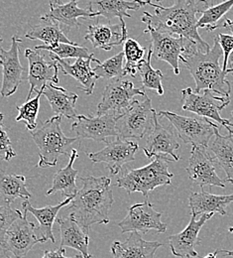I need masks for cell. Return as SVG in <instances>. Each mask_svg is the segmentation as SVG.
<instances>
[{"label": "cell", "instance_id": "cell-1", "mask_svg": "<svg viewBox=\"0 0 233 258\" xmlns=\"http://www.w3.org/2000/svg\"><path fill=\"white\" fill-rule=\"evenodd\" d=\"M170 7L153 3L149 0L148 5L155 8V13L145 11L142 22L153 28L183 37L196 45L202 53L210 50L209 45L201 38L197 27V14L209 7V3L203 0H174Z\"/></svg>", "mask_w": 233, "mask_h": 258}, {"label": "cell", "instance_id": "cell-2", "mask_svg": "<svg viewBox=\"0 0 233 258\" xmlns=\"http://www.w3.org/2000/svg\"><path fill=\"white\" fill-rule=\"evenodd\" d=\"M83 187L70 202L69 215L90 231L94 225H107L109 211L114 203L111 179L108 177H83Z\"/></svg>", "mask_w": 233, "mask_h": 258}, {"label": "cell", "instance_id": "cell-3", "mask_svg": "<svg viewBox=\"0 0 233 258\" xmlns=\"http://www.w3.org/2000/svg\"><path fill=\"white\" fill-rule=\"evenodd\" d=\"M222 51L217 37H214L213 47L206 53H202L199 48L191 44L185 53L182 54V61L196 82L195 93L209 90L221 97H229L231 86L226 80V75L233 73V68L222 70L219 64Z\"/></svg>", "mask_w": 233, "mask_h": 258}, {"label": "cell", "instance_id": "cell-4", "mask_svg": "<svg viewBox=\"0 0 233 258\" xmlns=\"http://www.w3.org/2000/svg\"><path fill=\"white\" fill-rule=\"evenodd\" d=\"M62 116L55 115L46 120L40 128L31 131L34 142L39 149L38 167H55L60 156L69 157L71 145L77 137H67L61 128Z\"/></svg>", "mask_w": 233, "mask_h": 258}, {"label": "cell", "instance_id": "cell-5", "mask_svg": "<svg viewBox=\"0 0 233 258\" xmlns=\"http://www.w3.org/2000/svg\"><path fill=\"white\" fill-rule=\"evenodd\" d=\"M175 162L165 155L155 156V160L142 168L132 169L119 177L116 185L128 194L141 193L146 199L158 187L168 186L174 174L169 171L168 163Z\"/></svg>", "mask_w": 233, "mask_h": 258}, {"label": "cell", "instance_id": "cell-6", "mask_svg": "<svg viewBox=\"0 0 233 258\" xmlns=\"http://www.w3.org/2000/svg\"><path fill=\"white\" fill-rule=\"evenodd\" d=\"M143 97L142 101L135 99L132 105L118 116L116 121L118 138L142 139L154 127L157 112L148 96L145 95Z\"/></svg>", "mask_w": 233, "mask_h": 258}, {"label": "cell", "instance_id": "cell-7", "mask_svg": "<svg viewBox=\"0 0 233 258\" xmlns=\"http://www.w3.org/2000/svg\"><path fill=\"white\" fill-rule=\"evenodd\" d=\"M182 95L184 101L183 110L196 113L203 118L212 119L216 123L221 124L231 134L233 124L220 115V111L229 104L230 97H218L209 90H204L203 94L200 95L195 93L191 88L183 90Z\"/></svg>", "mask_w": 233, "mask_h": 258}, {"label": "cell", "instance_id": "cell-8", "mask_svg": "<svg viewBox=\"0 0 233 258\" xmlns=\"http://www.w3.org/2000/svg\"><path fill=\"white\" fill-rule=\"evenodd\" d=\"M143 89H135L133 83L123 79H114L104 89L102 100L98 105L97 115L124 113L133 103L134 97H144Z\"/></svg>", "mask_w": 233, "mask_h": 258}, {"label": "cell", "instance_id": "cell-9", "mask_svg": "<svg viewBox=\"0 0 233 258\" xmlns=\"http://www.w3.org/2000/svg\"><path fill=\"white\" fill-rule=\"evenodd\" d=\"M160 117L167 118L175 127L179 137L192 146H208L209 140L214 135L213 122L207 118L189 117L172 111H160Z\"/></svg>", "mask_w": 233, "mask_h": 258}, {"label": "cell", "instance_id": "cell-10", "mask_svg": "<svg viewBox=\"0 0 233 258\" xmlns=\"http://www.w3.org/2000/svg\"><path fill=\"white\" fill-rule=\"evenodd\" d=\"M27 215V212H23V215L11 225L0 244L6 257L11 253L16 258H24L37 243H43L35 232L36 226L28 221Z\"/></svg>", "mask_w": 233, "mask_h": 258}, {"label": "cell", "instance_id": "cell-11", "mask_svg": "<svg viewBox=\"0 0 233 258\" xmlns=\"http://www.w3.org/2000/svg\"><path fill=\"white\" fill-rule=\"evenodd\" d=\"M146 26L147 29L144 33L150 34V49L152 50L153 57L156 60L168 63L173 69L175 75H179L180 58L193 43L183 37L157 30L149 24H146Z\"/></svg>", "mask_w": 233, "mask_h": 258}, {"label": "cell", "instance_id": "cell-12", "mask_svg": "<svg viewBox=\"0 0 233 258\" xmlns=\"http://www.w3.org/2000/svg\"><path fill=\"white\" fill-rule=\"evenodd\" d=\"M162 214L155 211L153 205L146 201L140 204H134L128 209L127 216L118 223L122 233L139 232L147 233L155 230L157 233L166 232L167 225L161 220Z\"/></svg>", "mask_w": 233, "mask_h": 258}, {"label": "cell", "instance_id": "cell-13", "mask_svg": "<svg viewBox=\"0 0 233 258\" xmlns=\"http://www.w3.org/2000/svg\"><path fill=\"white\" fill-rule=\"evenodd\" d=\"M21 43L22 40L14 35L12 36L9 50H4L0 46V66L2 67L0 95L3 98L14 95L25 79L23 74L26 72V69L22 67L19 60V45Z\"/></svg>", "mask_w": 233, "mask_h": 258}, {"label": "cell", "instance_id": "cell-14", "mask_svg": "<svg viewBox=\"0 0 233 258\" xmlns=\"http://www.w3.org/2000/svg\"><path fill=\"white\" fill-rule=\"evenodd\" d=\"M215 163L214 158L207 152L206 147L193 146L189 165L186 169L190 180L201 189L204 186L225 188V183L216 173Z\"/></svg>", "mask_w": 233, "mask_h": 258}, {"label": "cell", "instance_id": "cell-15", "mask_svg": "<svg viewBox=\"0 0 233 258\" xmlns=\"http://www.w3.org/2000/svg\"><path fill=\"white\" fill-rule=\"evenodd\" d=\"M138 149V144L133 141L116 137L115 140L107 141L100 151L88 155L93 163H105L110 174L117 175L125 164L135 160Z\"/></svg>", "mask_w": 233, "mask_h": 258}, {"label": "cell", "instance_id": "cell-16", "mask_svg": "<svg viewBox=\"0 0 233 258\" xmlns=\"http://www.w3.org/2000/svg\"><path fill=\"white\" fill-rule=\"evenodd\" d=\"M25 57L28 60V77L30 85L27 100L31 99L34 94H38L49 83L59 84V66L55 60H46L39 50L27 49Z\"/></svg>", "mask_w": 233, "mask_h": 258}, {"label": "cell", "instance_id": "cell-17", "mask_svg": "<svg viewBox=\"0 0 233 258\" xmlns=\"http://www.w3.org/2000/svg\"><path fill=\"white\" fill-rule=\"evenodd\" d=\"M118 116L113 114L96 116L79 114L70 128L79 139L88 138L106 143L108 137L118 136L116 130V121Z\"/></svg>", "mask_w": 233, "mask_h": 258}, {"label": "cell", "instance_id": "cell-18", "mask_svg": "<svg viewBox=\"0 0 233 258\" xmlns=\"http://www.w3.org/2000/svg\"><path fill=\"white\" fill-rule=\"evenodd\" d=\"M142 149L147 158L165 155L168 157L171 156L175 162L181 159L179 153L180 143L176 134L159 122L158 114L154 119V127L148 134Z\"/></svg>", "mask_w": 233, "mask_h": 258}, {"label": "cell", "instance_id": "cell-19", "mask_svg": "<svg viewBox=\"0 0 233 258\" xmlns=\"http://www.w3.org/2000/svg\"><path fill=\"white\" fill-rule=\"evenodd\" d=\"M213 215L214 214H203L200 220H197V217L192 215L189 225L182 232L170 235L169 246L173 255L180 258L198 257L199 253L196 250V246L200 244L199 238L200 229Z\"/></svg>", "mask_w": 233, "mask_h": 258}, {"label": "cell", "instance_id": "cell-20", "mask_svg": "<svg viewBox=\"0 0 233 258\" xmlns=\"http://www.w3.org/2000/svg\"><path fill=\"white\" fill-rule=\"evenodd\" d=\"M149 0H90L88 10L97 16H102L110 22L111 19L117 17L120 24L126 27L124 18L131 17L128 11H136L142 6L148 5Z\"/></svg>", "mask_w": 233, "mask_h": 258}, {"label": "cell", "instance_id": "cell-21", "mask_svg": "<svg viewBox=\"0 0 233 258\" xmlns=\"http://www.w3.org/2000/svg\"><path fill=\"white\" fill-rule=\"evenodd\" d=\"M50 59L55 60L58 63L59 69H61V71L65 75L72 77L83 86L82 88H79L82 92L86 93L88 96L93 95L96 87V83L99 80V78L94 73L91 64L92 62H95L97 64L100 63V60L95 58L94 54L89 59L79 58L75 60L74 64H68L63 59H59L57 56L51 53H50Z\"/></svg>", "mask_w": 233, "mask_h": 258}, {"label": "cell", "instance_id": "cell-22", "mask_svg": "<svg viewBox=\"0 0 233 258\" xmlns=\"http://www.w3.org/2000/svg\"><path fill=\"white\" fill-rule=\"evenodd\" d=\"M73 197L67 198L60 204L56 206H47L41 209H36L29 203V201H24L22 203V211L32 214L35 219L38 221L39 226H36L35 232L37 236L43 241V243L50 240L51 242H56L54 232H53V226L57 219V216L62 208L66 207L70 204Z\"/></svg>", "mask_w": 233, "mask_h": 258}, {"label": "cell", "instance_id": "cell-23", "mask_svg": "<svg viewBox=\"0 0 233 258\" xmlns=\"http://www.w3.org/2000/svg\"><path fill=\"white\" fill-rule=\"evenodd\" d=\"M127 27L121 24H96L90 25L85 39L90 41L94 48L110 51L115 46H120L128 38Z\"/></svg>", "mask_w": 233, "mask_h": 258}, {"label": "cell", "instance_id": "cell-24", "mask_svg": "<svg viewBox=\"0 0 233 258\" xmlns=\"http://www.w3.org/2000/svg\"><path fill=\"white\" fill-rule=\"evenodd\" d=\"M163 245L159 241L144 240L139 232H131L124 242L114 241L110 249L113 258H154Z\"/></svg>", "mask_w": 233, "mask_h": 258}, {"label": "cell", "instance_id": "cell-25", "mask_svg": "<svg viewBox=\"0 0 233 258\" xmlns=\"http://www.w3.org/2000/svg\"><path fill=\"white\" fill-rule=\"evenodd\" d=\"M57 223L61 231V246L70 247L81 252L84 258H96L89 251V231L83 228L69 215L67 218H59Z\"/></svg>", "mask_w": 233, "mask_h": 258}, {"label": "cell", "instance_id": "cell-26", "mask_svg": "<svg viewBox=\"0 0 233 258\" xmlns=\"http://www.w3.org/2000/svg\"><path fill=\"white\" fill-rule=\"evenodd\" d=\"M233 203L232 195H213L203 190L200 193L191 194L189 197V205L191 214L198 217L203 214H219L225 216L226 208Z\"/></svg>", "mask_w": 233, "mask_h": 258}, {"label": "cell", "instance_id": "cell-27", "mask_svg": "<svg viewBox=\"0 0 233 258\" xmlns=\"http://www.w3.org/2000/svg\"><path fill=\"white\" fill-rule=\"evenodd\" d=\"M42 96L47 98L53 112L67 119H75L79 115L75 110L77 95L67 92L62 87L49 83L42 91Z\"/></svg>", "mask_w": 233, "mask_h": 258}, {"label": "cell", "instance_id": "cell-28", "mask_svg": "<svg viewBox=\"0 0 233 258\" xmlns=\"http://www.w3.org/2000/svg\"><path fill=\"white\" fill-rule=\"evenodd\" d=\"M79 1L70 0L65 4H50V11L46 15L58 22L61 27L64 26L67 33L71 28L80 26V18L97 17L96 14L90 12L88 9L80 8L77 6Z\"/></svg>", "mask_w": 233, "mask_h": 258}, {"label": "cell", "instance_id": "cell-29", "mask_svg": "<svg viewBox=\"0 0 233 258\" xmlns=\"http://www.w3.org/2000/svg\"><path fill=\"white\" fill-rule=\"evenodd\" d=\"M31 196L25 176L9 174L0 169V206H10L16 199L28 201Z\"/></svg>", "mask_w": 233, "mask_h": 258}, {"label": "cell", "instance_id": "cell-30", "mask_svg": "<svg viewBox=\"0 0 233 258\" xmlns=\"http://www.w3.org/2000/svg\"><path fill=\"white\" fill-rule=\"evenodd\" d=\"M77 157H79L77 150L72 149L68 157L69 159L67 162V166L60 169L54 175L52 187L46 193L47 196H50L57 192H61L64 197H66V199L75 196V194L79 191L75 183L76 177L79 175V171L73 169V163Z\"/></svg>", "mask_w": 233, "mask_h": 258}, {"label": "cell", "instance_id": "cell-31", "mask_svg": "<svg viewBox=\"0 0 233 258\" xmlns=\"http://www.w3.org/2000/svg\"><path fill=\"white\" fill-rule=\"evenodd\" d=\"M26 38L31 40H40L44 45H53L56 43H66L74 44L71 42L63 31L61 25L48 17L46 14L40 17V22L34 25L28 32L26 33Z\"/></svg>", "mask_w": 233, "mask_h": 258}, {"label": "cell", "instance_id": "cell-32", "mask_svg": "<svg viewBox=\"0 0 233 258\" xmlns=\"http://www.w3.org/2000/svg\"><path fill=\"white\" fill-rule=\"evenodd\" d=\"M214 140L209 148L213 153L215 162L221 167L226 174V180L233 179V135H221L218 126L213 123Z\"/></svg>", "mask_w": 233, "mask_h": 258}, {"label": "cell", "instance_id": "cell-33", "mask_svg": "<svg viewBox=\"0 0 233 258\" xmlns=\"http://www.w3.org/2000/svg\"><path fill=\"white\" fill-rule=\"evenodd\" d=\"M152 50L149 49L148 56L146 60H142L138 64V71L141 77V83L144 89L155 91L159 96L164 95V89L162 86V80L164 79V75L160 70L153 69L152 61Z\"/></svg>", "mask_w": 233, "mask_h": 258}, {"label": "cell", "instance_id": "cell-34", "mask_svg": "<svg viewBox=\"0 0 233 258\" xmlns=\"http://www.w3.org/2000/svg\"><path fill=\"white\" fill-rule=\"evenodd\" d=\"M233 7V0H224L219 4L209 6L201 12L197 22V27L204 28L206 31H213L220 27L217 22Z\"/></svg>", "mask_w": 233, "mask_h": 258}, {"label": "cell", "instance_id": "cell-35", "mask_svg": "<svg viewBox=\"0 0 233 258\" xmlns=\"http://www.w3.org/2000/svg\"><path fill=\"white\" fill-rule=\"evenodd\" d=\"M35 50H45L49 51L51 54H54L59 59H67V58H84L89 59L93 54H90L89 49L86 47L79 46L74 44H66V43H56L53 45H38L35 47Z\"/></svg>", "mask_w": 233, "mask_h": 258}, {"label": "cell", "instance_id": "cell-36", "mask_svg": "<svg viewBox=\"0 0 233 258\" xmlns=\"http://www.w3.org/2000/svg\"><path fill=\"white\" fill-rule=\"evenodd\" d=\"M123 53L126 61L124 66V76L135 78L138 71V64L144 60L145 48H143L136 40L127 38L123 43Z\"/></svg>", "mask_w": 233, "mask_h": 258}, {"label": "cell", "instance_id": "cell-37", "mask_svg": "<svg viewBox=\"0 0 233 258\" xmlns=\"http://www.w3.org/2000/svg\"><path fill=\"white\" fill-rule=\"evenodd\" d=\"M124 53L123 51L117 55L105 60L103 63L100 62L96 68L93 69L96 76L100 79L114 80L124 78Z\"/></svg>", "mask_w": 233, "mask_h": 258}, {"label": "cell", "instance_id": "cell-38", "mask_svg": "<svg viewBox=\"0 0 233 258\" xmlns=\"http://www.w3.org/2000/svg\"><path fill=\"white\" fill-rule=\"evenodd\" d=\"M44 89V88H43ZM43 89L36 95V97L27 100L25 103L18 105V115L16 116V121L24 120L26 122V127L31 132L37 127V117L40 109V98L42 96Z\"/></svg>", "mask_w": 233, "mask_h": 258}, {"label": "cell", "instance_id": "cell-39", "mask_svg": "<svg viewBox=\"0 0 233 258\" xmlns=\"http://www.w3.org/2000/svg\"><path fill=\"white\" fill-rule=\"evenodd\" d=\"M22 215L21 211L14 210L10 206H0V244L9 227Z\"/></svg>", "mask_w": 233, "mask_h": 258}, {"label": "cell", "instance_id": "cell-40", "mask_svg": "<svg viewBox=\"0 0 233 258\" xmlns=\"http://www.w3.org/2000/svg\"><path fill=\"white\" fill-rule=\"evenodd\" d=\"M4 114L0 112V162L9 161L16 156L11 141L4 127Z\"/></svg>", "mask_w": 233, "mask_h": 258}, {"label": "cell", "instance_id": "cell-41", "mask_svg": "<svg viewBox=\"0 0 233 258\" xmlns=\"http://www.w3.org/2000/svg\"><path fill=\"white\" fill-rule=\"evenodd\" d=\"M218 43L220 45L222 54H223V64L222 70L227 72L228 69V59L233 51V35L227 34H218L217 36Z\"/></svg>", "mask_w": 233, "mask_h": 258}, {"label": "cell", "instance_id": "cell-42", "mask_svg": "<svg viewBox=\"0 0 233 258\" xmlns=\"http://www.w3.org/2000/svg\"><path fill=\"white\" fill-rule=\"evenodd\" d=\"M66 249L65 247H60L58 248L57 250H46L44 251V254H43V257L42 258H84L82 256V254H77V255H74L72 257H67L66 255ZM10 258V256L8 257Z\"/></svg>", "mask_w": 233, "mask_h": 258}, {"label": "cell", "instance_id": "cell-43", "mask_svg": "<svg viewBox=\"0 0 233 258\" xmlns=\"http://www.w3.org/2000/svg\"><path fill=\"white\" fill-rule=\"evenodd\" d=\"M220 26L223 27V28H225V29L228 30L229 32L232 33L233 35V19L232 20H230V19L226 18L225 21H224V23H222Z\"/></svg>", "mask_w": 233, "mask_h": 258}, {"label": "cell", "instance_id": "cell-44", "mask_svg": "<svg viewBox=\"0 0 233 258\" xmlns=\"http://www.w3.org/2000/svg\"><path fill=\"white\" fill-rule=\"evenodd\" d=\"M218 253H221V254H225L227 256H233V250H224V249H218L217 250Z\"/></svg>", "mask_w": 233, "mask_h": 258}, {"label": "cell", "instance_id": "cell-45", "mask_svg": "<svg viewBox=\"0 0 233 258\" xmlns=\"http://www.w3.org/2000/svg\"><path fill=\"white\" fill-rule=\"evenodd\" d=\"M217 250H215L214 252H210V253H208V254H206L204 257L202 258H217Z\"/></svg>", "mask_w": 233, "mask_h": 258}, {"label": "cell", "instance_id": "cell-46", "mask_svg": "<svg viewBox=\"0 0 233 258\" xmlns=\"http://www.w3.org/2000/svg\"><path fill=\"white\" fill-rule=\"evenodd\" d=\"M50 4H62V0H49Z\"/></svg>", "mask_w": 233, "mask_h": 258}, {"label": "cell", "instance_id": "cell-47", "mask_svg": "<svg viewBox=\"0 0 233 258\" xmlns=\"http://www.w3.org/2000/svg\"><path fill=\"white\" fill-rule=\"evenodd\" d=\"M228 63H230V64H232L233 63V51L232 53L230 54V56H229V59H228ZM233 76V73H232Z\"/></svg>", "mask_w": 233, "mask_h": 258}, {"label": "cell", "instance_id": "cell-48", "mask_svg": "<svg viewBox=\"0 0 233 258\" xmlns=\"http://www.w3.org/2000/svg\"><path fill=\"white\" fill-rule=\"evenodd\" d=\"M228 120H229V121H230V123H231V124H233V110H232V112H231V117H230V118H229V119H228Z\"/></svg>", "mask_w": 233, "mask_h": 258}, {"label": "cell", "instance_id": "cell-49", "mask_svg": "<svg viewBox=\"0 0 233 258\" xmlns=\"http://www.w3.org/2000/svg\"><path fill=\"white\" fill-rule=\"evenodd\" d=\"M227 182H229V183L233 184V179H227Z\"/></svg>", "mask_w": 233, "mask_h": 258}, {"label": "cell", "instance_id": "cell-50", "mask_svg": "<svg viewBox=\"0 0 233 258\" xmlns=\"http://www.w3.org/2000/svg\"><path fill=\"white\" fill-rule=\"evenodd\" d=\"M228 230H229V232H231V233H233V226L232 227H230V228H229Z\"/></svg>", "mask_w": 233, "mask_h": 258}, {"label": "cell", "instance_id": "cell-51", "mask_svg": "<svg viewBox=\"0 0 233 258\" xmlns=\"http://www.w3.org/2000/svg\"><path fill=\"white\" fill-rule=\"evenodd\" d=\"M203 1H204V2H206V3H209V1H210V0H203ZM221 1H224V0H221Z\"/></svg>", "mask_w": 233, "mask_h": 258}, {"label": "cell", "instance_id": "cell-52", "mask_svg": "<svg viewBox=\"0 0 233 258\" xmlns=\"http://www.w3.org/2000/svg\"><path fill=\"white\" fill-rule=\"evenodd\" d=\"M2 41H3V39L0 37V43H2Z\"/></svg>", "mask_w": 233, "mask_h": 258}, {"label": "cell", "instance_id": "cell-53", "mask_svg": "<svg viewBox=\"0 0 233 258\" xmlns=\"http://www.w3.org/2000/svg\"><path fill=\"white\" fill-rule=\"evenodd\" d=\"M231 131H232V132H231V135H233V126L231 127Z\"/></svg>", "mask_w": 233, "mask_h": 258}, {"label": "cell", "instance_id": "cell-54", "mask_svg": "<svg viewBox=\"0 0 233 258\" xmlns=\"http://www.w3.org/2000/svg\"><path fill=\"white\" fill-rule=\"evenodd\" d=\"M156 1H157V2H160V1H162V0H156Z\"/></svg>", "mask_w": 233, "mask_h": 258}]
</instances>
